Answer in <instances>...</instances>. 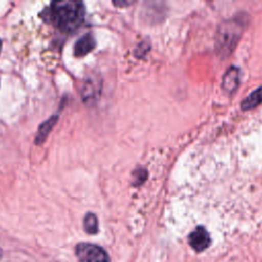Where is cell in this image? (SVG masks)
<instances>
[{
  "mask_svg": "<svg viewBox=\"0 0 262 262\" xmlns=\"http://www.w3.org/2000/svg\"><path fill=\"white\" fill-rule=\"evenodd\" d=\"M245 25V17L241 16H235L219 25L216 33V49L220 56L225 57L233 51Z\"/></svg>",
  "mask_w": 262,
  "mask_h": 262,
  "instance_id": "cell-2",
  "label": "cell"
},
{
  "mask_svg": "<svg viewBox=\"0 0 262 262\" xmlns=\"http://www.w3.org/2000/svg\"><path fill=\"white\" fill-rule=\"evenodd\" d=\"M262 102V86H260L258 89L253 91L250 95H248L241 103L242 110L248 111L251 108L256 107Z\"/></svg>",
  "mask_w": 262,
  "mask_h": 262,
  "instance_id": "cell-7",
  "label": "cell"
},
{
  "mask_svg": "<svg viewBox=\"0 0 262 262\" xmlns=\"http://www.w3.org/2000/svg\"><path fill=\"white\" fill-rule=\"evenodd\" d=\"M0 50H1V40H0Z\"/></svg>",
  "mask_w": 262,
  "mask_h": 262,
  "instance_id": "cell-10",
  "label": "cell"
},
{
  "mask_svg": "<svg viewBox=\"0 0 262 262\" xmlns=\"http://www.w3.org/2000/svg\"><path fill=\"white\" fill-rule=\"evenodd\" d=\"M95 46V39L92 34L83 35L74 45V53L78 57H82L89 53Z\"/></svg>",
  "mask_w": 262,
  "mask_h": 262,
  "instance_id": "cell-6",
  "label": "cell"
},
{
  "mask_svg": "<svg viewBox=\"0 0 262 262\" xmlns=\"http://www.w3.org/2000/svg\"><path fill=\"white\" fill-rule=\"evenodd\" d=\"M1 256H2V252H1V249H0V258H1Z\"/></svg>",
  "mask_w": 262,
  "mask_h": 262,
  "instance_id": "cell-9",
  "label": "cell"
},
{
  "mask_svg": "<svg viewBox=\"0 0 262 262\" xmlns=\"http://www.w3.org/2000/svg\"><path fill=\"white\" fill-rule=\"evenodd\" d=\"M76 255L82 262H110L108 254L99 246L80 243L76 247Z\"/></svg>",
  "mask_w": 262,
  "mask_h": 262,
  "instance_id": "cell-3",
  "label": "cell"
},
{
  "mask_svg": "<svg viewBox=\"0 0 262 262\" xmlns=\"http://www.w3.org/2000/svg\"><path fill=\"white\" fill-rule=\"evenodd\" d=\"M84 228L90 234H94L98 231V221H97L96 216L93 213H88L85 216Z\"/></svg>",
  "mask_w": 262,
  "mask_h": 262,
  "instance_id": "cell-8",
  "label": "cell"
},
{
  "mask_svg": "<svg viewBox=\"0 0 262 262\" xmlns=\"http://www.w3.org/2000/svg\"><path fill=\"white\" fill-rule=\"evenodd\" d=\"M238 81H239V71L236 67H230L222 78V89L228 93L232 94L235 92V90L238 87Z\"/></svg>",
  "mask_w": 262,
  "mask_h": 262,
  "instance_id": "cell-5",
  "label": "cell"
},
{
  "mask_svg": "<svg viewBox=\"0 0 262 262\" xmlns=\"http://www.w3.org/2000/svg\"><path fill=\"white\" fill-rule=\"evenodd\" d=\"M48 20L64 32L76 30L83 21L85 7L83 2L61 0L54 1L46 12Z\"/></svg>",
  "mask_w": 262,
  "mask_h": 262,
  "instance_id": "cell-1",
  "label": "cell"
},
{
  "mask_svg": "<svg viewBox=\"0 0 262 262\" xmlns=\"http://www.w3.org/2000/svg\"><path fill=\"white\" fill-rule=\"evenodd\" d=\"M189 246L196 252H203L211 245V237L204 226L195 227L188 235Z\"/></svg>",
  "mask_w": 262,
  "mask_h": 262,
  "instance_id": "cell-4",
  "label": "cell"
}]
</instances>
